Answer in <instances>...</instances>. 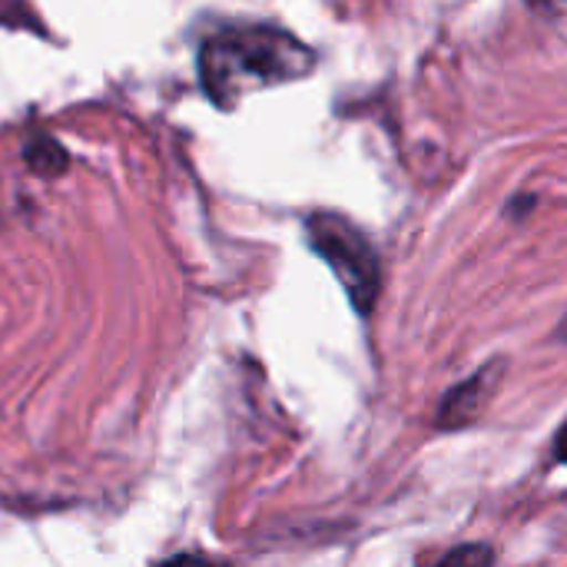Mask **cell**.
Instances as JSON below:
<instances>
[{
    "label": "cell",
    "mask_w": 567,
    "mask_h": 567,
    "mask_svg": "<svg viewBox=\"0 0 567 567\" xmlns=\"http://www.w3.org/2000/svg\"><path fill=\"white\" fill-rule=\"evenodd\" d=\"M316 70V53L299 37L266 23H243L213 33L199 50V80L209 100L233 106L239 96L302 80Z\"/></svg>",
    "instance_id": "cell-1"
},
{
    "label": "cell",
    "mask_w": 567,
    "mask_h": 567,
    "mask_svg": "<svg viewBox=\"0 0 567 567\" xmlns=\"http://www.w3.org/2000/svg\"><path fill=\"white\" fill-rule=\"evenodd\" d=\"M309 246L316 256L326 259V266L339 276L342 289L349 292L352 306L359 312H369L379 299L382 286V266L359 226H352L346 216L336 213H316L306 223Z\"/></svg>",
    "instance_id": "cell-2"
},
{
    "label": "cell",
    "mask_w": 567,
    "mask_h": 567,
    "mask_svg": "<svg viewBox=\"0 0 567 567\" xmlns=\"http://www.w3.org/2000/svg\"><path fill=\"white\" fill-rule=\"evenodd\" d=\"M502 375H505V359H495V362L482 365L475 375H468L465 382H458L455 389H449L439 405V425L445 432L472 425L485 412V405L495 399Z\"/></svg>",
    "instance_id": "cell-3"
},
{
    "label": "cell",
    "mask_w": 567,
    "mask_h": 567,
    "mask_svg": "<svg viewBox=\"0 0 567 567\" xmlns=\"http://www.w3.org/2000/svg\"><path fill=\"white\" fill-rule=\"evenodd\" d=\"M445 565H475V561H482V565H488V561H495V551L492 548H485V545H475V548H458V551H449L445 558H442Z\"/></svg>",
    "instance_id": "cell-4"
},
{
    "label": "cell",
    "mask_w": 567,
    "mask_h": 567,
    "mask_svg": "<svg viewBox=\"0 0 567 567\" xmlns=\"http://www.w3.org/2000/svg\"><path fill=\"white\" fill-rule=\"evenodd\" d=\"M528 7L538 13H548V17H561L567 10V0H528Z\"/></svg>",
    "instance_id": "cell-5"
},
{
    "label": "cell",
    "mask_w": 567,
    "mask_h": 567,
    "mask_svg": "<svg viewBox=\"0 0 567 567\" xmlns=\"http://www.w3.org/2000/svg\"><path fill=\"white\" fill-rule=\"evenodd\" d=\"M555 455L567 465V425L558 432V439H555Z\"/></svg>",
    "instance_id": "cell-6"
},
{
    "label": "cell",
    "mask_w": 567,
    "mask_h": 567,
    "mask_svg": "<svg viewBox=\"0 0 567 567\" xmlns=\"http://www.w3.org/2000/svg\"><path fill=\"white\" fill-rule=\"evenodd\" d=\"M558 329H561V339H567V316L561 319V326H558Z\"/></svg>",
    "instance_id": "cell-7"
}]
</instances>
